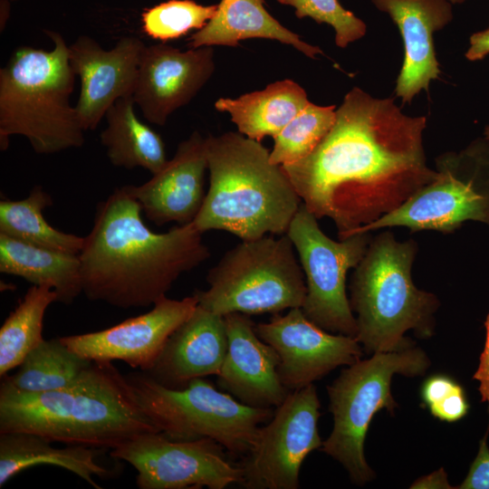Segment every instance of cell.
Returning <instances> with one entry per match:
<instances>
[{"mask_svg": "<svg viewBox=\"0 0 489 489\" xmlns=\"http://www.w3.org/2000/svg\"><path fill=\"white\" fill-rule=\"evenodd\" d=\"M487 434L480 441L478 453L472 463L468 475L457 487L460 489H489V447Z\"/></svg>", "mask_w": 489, "mask_h": 489, "instance_id": "cell-34", "label": "cell"}, {"mask_svg": "<svg viewBox=\"0 0 489 489\" xmlns=\"http://www.w3.org/2000/svg\"><path fill=\"white\" fill-rule=\"evenodd\" d=\"M135 105L132 96L112 104L105 115L107 128L101 133V142L113 166L142 168L153 175L168 160L165 143L158 133L137 117Z\"/></svg>", "mask_w": 489, "mask_h": 489, "instance_id": "cell-26", "label": "cell"}, {"mask_svg": "<svg viewBox=\"0 0 489 489\" xmlns=\"http://www.w3.org/2000/svg\"><path fill=\"white\" fill-rule=\"evenodd\" d=\"M52 197L42 187H34L24 199L0 202V233L38 246L79 254L84 237L53 227L43 217Z\"/></svg>", "mask_w": 489, "mask_h": 489, "instance_id": "cell-27", "label": "cell"}, {"mask_svg": "<svg viewBox=\"0 0 489 489\" xmlns=\"http://www.w3.org/2000/svg\"><path fill=\"white\" fill-rule=\"evenodd\" d=\"M215 71L212 46L185 52L164 43L145 46L133 100L149 122L164 126L173 112L196 97Z\"/></svg>", "mask_w": 489, "mask_h": 489, "instance_id": "cell-16", "label": "cell"}, {"mask_svg": "<svg viewBox=\"0 0 489 489\" xmlns=\"http://www.w3.org/2000/svg\"><path fill=\"white\" fill-rule=\"evenodd\" d=\"M452 5L463 4L465 0H449Z\"/></svg>", "mask_w": 489, "mask_h": 489, "instance_id": "cell-39", "label": "cell"}, {"mask_svg": "<svg viewBox=\"0 0 489 489\" xmlns=\"http://www.w3.org/2000/svg\"><path fill=\"white\" fill-rule=\"evenodd\" d=\"M295 9L302 19L310 17L318 24H327L335 31V43L346 48L367 33L366 24L352 12L345 9L339 0H277Z\"/></svg>", "mask_w": 489, "mask_h": 489, "instance_id": "cell-32", "label": "cell"}, {"mask_svg": "<svg viewBox=\"0 0 489 489\" xmlns=\"http://www.w3.org/2000/svg\"><path fill=\"white\" fill-rule=\"evenodd\" d=\"M484 328L486 331L484 347L480 355V362L473 379L480 382L478 389L481 394L482 402H488L489 405V313L484 321Z\"/></svg>", "mask_w": 489, "mask_h": 489, "instance_id": "cell-35", "label": "cell"}, {"mask_svg": "<svg viewBox=\"0 0 489 489\" xmlns=\"http://www.w3.org/2000/svg\"><path fill=\"white\" fill-rule=\"evenodd\" d=\"M10 1H16V0H10Z\"/></svg>", "mask_w": 489, "mask_h": 489, "instance_id": "cell-40", "label": "cell"}, {"mask_svg": "<svg viewBox=\"0 0 489 489\" xmlns=\"http://www.w3.org/2000/svg\"><path fill=\"white\" fill-rule=\"evenodd\" d=\"M309 102L305 90L285 79L235 99L219 98L214 106L230 115L238 132L261 141L274 138Z\"/></svg>", "mask_w": 489, "mask_h": 489, "instance_id": "cell-23", "label": "cell"}, {"mask_svg": "<svg viewBox=\"0 0 489 489\" xmlns=\"http://www.w3.org/2000/svg\"><path fill=\"white\" fill-rule=\"evenodd\" d=\"M264 3V0H221L214 16L190 36L187 47H238L241 41L261 38L292 45L312 59L323 54L319 46L302 41L299 34L281 24L267 12Z\"/></svg>", "mask_w": 489, "mask_h": 489, "instance_id": "cell-22", "label": "cell"}, {"mask_svg": "<svg viewBox=\"0 0 489 489\" xmlns=\"http://www.w3.org/2000/svg\"><path fill=\"white\" fill-rule=\"evenodd\" d=\"M216 9L217 5H203L193 0H168L142 12L141 28L147 36L165 43L192 30L202 29Z\"/></svg>", "mask_w": 489, "mask_h": 489, "instance_id": "cell-31", "label": "cell"}, {"mask_svg": "<svg viewBox=\"0 0 489 489\" xmlns=\"http://www.w3.org/2000/svg\"><path fill=\"white\" fill-rule=\"evenodd\" d=\"M0 272L56 292L58 302L71 304L82 292L78 254L24 242L0 233Z\"/></svg>", "mask_w": 489, "mask_h": 489, "instance_id": "cell-24", "label": "cell"}, {"mask_svg": "<svg viewBox=\"0 0 489 489\" xmlns=\"http://www.w3.org/2000/svg\"><path fill=\"white\" fill-rule=\"evenodd\" d=\"M206 170V137L196 130L177 145L173 158L149 180L125 187L157 225H186L194 221L204 203Z\"/></svg>", "mask_w": 489, "mask_h": 489, "instance_id": "cell-19", "label": "cell"}, {"mask_svg": "<svg viewBox=\"0 0 489 489\" xmlns=\"http://www.w3.org/2000/svg\"><path fill=\"white\" fill-rule=\"evenodd\" d=\"M227 350L217 377L219 389L255 408H275L290 391L279 376L276 350L256 333L249 315H225Z\"/></svg>", "mask_w": 489, "mask_h": 489, "instance_id": "cell-18", "label": "cell"}, {"mask_svg": "<svg viewBox=\"0 0 489 489\" xmlns=\"http://www.w3.org/2000/svg\"><path fill=\"white\" fill-rule=\"evenodd\" d=\"M193 293L181 300L167 296L146 313L129 318L108 329L60 338L71 350L91 361L121 360L148 372L171 334L195 312Z\"/></svg>", "mask_w": 489, "mask_h": 489, "instance_id": "cell-15", "label": "cell"}, {"mask_svg": "<svg viewBox=\"0 0 489 489\" xmlns=\"http://www.w3.org/2000/svg\"><path fill=\"white\" fill-rule=\"evenodd\" d=\"M51 51L20 46L0 70V147L13 135L25 137L38 154H53L84 143L75 106L70 103L75 73L68 45L46 31Z\"/></svg>", "mask_w": 489, "mask_h": 489, "instance_id": "cell-5", "label": "cell"}, {"mask_svg": "<svg viewBox=\"0 0 489 489\" xmlns=\"http://www.w3.org/2000/svg\"><path fill=\"white\" fill-rule=\"evenodd\" d=\"M49 439L28 432L0 433V487L15 475L35 465L62 467L96 489L94 476L106 477L111 471L96 462V448L81 445L55 447Z\"/></svg>", "mask_w": 489, "mask_h": 489, "instance_id": "cell-25", "label": "cell"}, {"mask_svg": "<svg viewBox=\"0 0 489 489\" xmlns=\"http://www.w3.org/2000/svg\"><path fill=\"white\" fill-rule=\"evenodd\" d=\"M321 403L314 384L290 391L273 417L257 430L248 453L238 463L240 485L247 489H297L307 455L321 449Z\"/></svg>", "mask_w": 489, "mask_h": 489, "instance_id": "cell-12", "label": "cell"}, {"mask_svg": "<svg viewBox=\"0 0 489 489\" xmlns=\"http://www.w3.org/2000/svg\"><path fill=\"white\" fill-rule=\"evenodd\" d=\"M426 127L425 116L406 115L393 98L354 87L316 149L282 167L306 208L332 220L343 239L435 179L423 146Z\"/></svg>", "mask_w": 489, "mask_h": 489, "instance_id": "cell-1", "label": "cell"}, {"mask_svg": "<svg viewBox=\"0 0 489 489\" xmlns=\"http://www.w3.org/2000/svg\"><path fill=\"white\" fill-rule=\"evenodd\" d=\"M286 235L305 277L304 315L327 331L356 338L358 328L346 292L348 272L362 259L372 238L361 232L335 241L302 203Z\"/></svg>", "mask_w": 489, "mask_h": 489, "instance_id": "cell-11", "label": "cell"}, {"mask_svg": "<svg viewBox=\"0 0 489 489\" xmlns=\"http://www.w3.org/2000/svg\"><path fill=\"white\" fill-rule=\"evenodd\" d=\"M209 187L194 226L228 232L241 240L282 235L302 200L283 168L261 141L236 131L206 137Z\"/></svg>", "mask_w": 489, "mask_h": 489, "instance_id": "cell-4", "label": "cell"}, {"mask_svg": "<svg viewBox=\"0 0 489 489\" xmlns=\"http://www.w3.org/2000/svg\"><path fill=\"white\" fill-rule=\"evenodd\" d=\"M398 26L404 45V59L395 92L402 103H409L431 81L439 79L434 34L453 19L449 0H371Z\"/></svg>", "mask_w": 489, "mask_h": 489, "instance_id": "cell-20", "label": "cell"}, {"mask_svg": "<svg viewBox=\"0 0 489 489\" xmlns=\"http://www.w3.org/2000/svg\"><path fill=\"white\" fill-rule=\"evenodd\" d=\"M257 335L277 352L278 372L288 391L313 384L340 366L360 360L356 338L332 333L311 321L301 308L255 324Z\"/></svg>", "mask_w": 489, "mask_h": 489, "instance_id": "cell-14", "label": "cell"}, {"mask_svg": "<svg viewBox=\"0 0 489 489\" xmlns=\"http://www.w3.org/2000/svg\"><path fill=\"white\" fill-rule=\"evenodd\" d=\"M335 120V105L320 106L310 101L273 138L271 162L284 166L304 158L326 137Z\"/></svg>", "mask_w": 489, "mask_h": 489, "instance_id": "cell-30", "label": "cell"}, {"mask_svg": "<svg viewBox=\"0 0 489 489\" xmlns=\"http://www.w3.org/2000/svg\"><path fill=\"white\" fill-rule=\"evenodd\" d=\"M125 186L97 205L92 228L80 252L82 292L91 301L128 309L166 297L183 273L210 256L193 225L155 233Z\"/></svg>", "mask_w": 489, "mask_h": 489, "instance_id": "cell-2", "label": "cell"}, {"mask_svg": "<svg viewBox=\"0 0 489 489\" xmlns=\"http://www.w3.org/2000/svg\"><path fill=\"white\" fill-rule=\"evenodd\" d=\"M272 235L241 240L225 252L207 273L208 289L194 292L198 305L221 316L302 308L306 283L294 246L286 234Z\"/></svg>", "mask_w": 489, "mask_h": 489, "instance_id": "cell-7", "label": "cell"}, {"mask_svg": "<svg viewBox=\"0 0 489 489\" xmlns=\"http://www.w3.org/2000/svg\"><path fill=\"white\" fill-rule=\"evenodd\" d=\"M110 455L136 469L140 489H225L242 481L239 464L209 438L180 441L148 432L111 449Z\"/></svg>", "mask_w": 489, "mask_h": 489, "instance_id": "cell-13", "label": "cell"}, {"mask_svg": "<svg viewBox=\"0 0 489 489\" xmlns=\"http://www.w3.org/2000/svg\"><path fill=\"white\" fill-rule=\"evenodd\" d=\"M91 362L71 350L60 338L43 339L27 354L14 374L3 379L20 391H51L72 384Z\"/></svg>", "mask_w": 489, "mask_h": 489, "instance_id": "cell-28", "label": "cell"}, {"mask_svg": "<svg viewBox=\"0 0 489 489\" xmlns=\"http://www.w3.org/2000/svg\"><path fill=\"white\" fill-rule=\"evenodd\" d=\"M430 362L420 349L377 352L348 366L327 387L333 427L321 450L337 460L350 480L363 485L373 477L364 455V442L373 416L381 408L398 406L390 385L395 374L423 375Z\"/></svg>", "mask_w": 489, "mask_h": 489, "instance_id": "cell-9", "label": "cell"}, {"mask_svg": "<svg viewBox=\"0 0 489 489\" xmlns=\"http://www.w3.org/2000/svg\"><path fill=\"white\" fill-rule=\"evenodd\" d=\"M126 379L140 409L163 435L180 441L209 438L233 457L248 453L258 428L274 412L248 407L205 378L180 389L165 387L141 370Z\"/></svg>", "mask_w": 489, "mask_h": 489, "instance_id": "cell-8", "label": "cell"}, {"mask_svg": "<svg viewBox=\"0 0 489 489\" xmlns=\"http://www.w3.org/2000/svg\"><path fill=\"white\" fill-rule=\"evenodd\" d=\"M58 301L55 291L46 286L30 287L0 329V376L23 362L43 340V321L49 305Z\"/></svg>", "mask_w": 489, "mask_h": 489, "instance_id": "cell-29", "label": "cell"}, {"mask_svg": "<svg viewBox=\"0 0 489 489\" xmlns=\"http://www.w3.org/2000/svg\"><path fill=\"white\" fill-rule=\"evenodd\" d=\"M227 350L225 316L197 304L168 338L153 367L145 372L159 384L180 389L190 381L217 376Z\"/></svg>", "mask_w": 489, "mask_h": 489, "instance_id": "cell-21", "label": "cell"}, {"mask_svg": "<svg viewBox=\"0 0 489 489\" xmlns=\"http://www.w3.org/2000/svg\"><path fill=\"white\" fill-rule=\"evenodd\" d=\"M418 250L414 239L399 242L391 231L372 236L350 281V304L357 321L356 340L367 352L410 348L405 333L427 338L434 332L436 296L418 289L411 270Z\"/></svg>", "mask_w": 489, "mask_h": 489, "instance_id": "cell-6", "label": "cell"}, {"mask_svg": "<svg viewBox=\"0 0 489 489\" xmlns=\"http://www.w3.org/2000/svg\"><path fill=\"white\" fill-rule=\"evenodd\" d=\"M428 408L431 414L438 419L454 422L466 415L468 403L464 389L457 384L450 393Z\"/></svg>", "mask_w": 489, "mask_h": 489, "instance_id": "cell-33", "label": "cell"}, {"mask_svg": "<svg viewBox=\"0 0 489 489\" xmlns=\"http://www.w3.org/2000/svg\"><path fill=\"white\" fill-rule=\"evenodd\" d=\"M145 46L140 39L125 36L104 50L87 35L68 46L71 66L81 81L75 110L84 131L95 129L116 101L133 96Z\"/></svg>", "mask_w": 489, "mask_h": 489, "instance_id": "cell-17", "label": "cell"}, {"mask_svg": "<svg viewBox=\"0 0 489 489\" xmlns=\"http://www.w3.org/2000/svg\"><path fill=\"white\" fill-rule=\"evenodd\" d=\"M411 488H451L446 475L443 470L432 473L428 476L418 479Z\"/></svg>", "mask_w": 489, "mask_h": 489, "instance_id": "cell-37", "label": "cell"}, {"mask_svg": "<svg viewBox=\"0 0 489 489\" xmlns=\"http://www.w3.org/2000/svg\"><path fill=\"white\" fill-rule=\"evenodd\" d=\"M8 432L111 450L159 431L140 409L126 376L111 362L92 361L72 384L51 391H20L3 379L0 433Z\"/></svg>", "mask_w": 489, "mask_h": 489, "instance_id": "cell-3", "label": "cell"}, {"mask_svg": "<svg viewBox=\"0 0 489 489\" xmlns=\"http://www.w3.org/2000/svg\"><path fill=\"white\" fill-rule=\"evenodd\" d=\"M489 54V27L474 33L469 38V47L465 53L470 62L481 61Z\"/></svg>", "mask_w": 489, "mask_h": 489, "instance_id": "cell-36", "label": "cell"}, {"mask_svg": "<svg viewBox=\"0 0 489 489\" xmlns=\"http://www.w3.org/2000/svg\"><path fill=\"white\" fill-rule=\"evenodd\" d=\"M483 137L489 142V125L485 126Z\"/></svg>", "mask_w": 489, "mask_h": 489, "instance_id": "cell-38", "label": "cell"}, {"mask_svg": "<svg viewBox=\"0 0 489 489\" xmlns=\"http://www.w3.org/2000/svg\"><path fill=\"white\" fill-rule=\"evenodd\" d=\"M435 161L436 177L432 182L398 209L350 235L394 226L450 234L467 221L489 226V142L484 137L475 139Z\"/></svg>", "mask_w": 489, "mask_h": 489, "instance_id": "cell-10", "label": "cell"}]
</instances>
